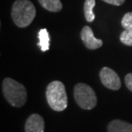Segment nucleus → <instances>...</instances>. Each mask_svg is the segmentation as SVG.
<instances>
[{
  "instance_id": "obj_1",
  "label": "nucleus",
  "mask_w": 132,
  "mask_h": 132,
  "mask_svg": "<svg viewBox=\"0 0 132 132\" xmlns=\"http://www.w3.org/2000/svg\"><path fill=\"white\" fill-rule=\"evenodd\" d=\"M35 15V7L29 0H16L12 6V19L19 28H26L30 25Z\"/></svg>"
},
{
  "instance_id": "obj_12",
  "label": "nucleus",
  "mask_w": 132,
  "mask_h": 132,
  "mask_svg": "<svg viewBox=\"0 0 132 132\" xmlns=\"http://www.w3.org/2000/svg\"><path fill=\"white\" fill-rule=\"evenodd\" d=\"M120 40L126 46H132V29H125L120 35Z\"/></svg>"
},
{
  "instance_id": "obj_14",
  "label": "nucleus",
  "mask_w": 132,
  "mask_h": 132,
  "mask_svg": "<svg viewBox=\"0 0 132 132\" xmlns=\"http://www.w3.org/2000/svg\"><path fill=\"white\" fill-rule=\"evenodd\" d=\"M125 85L129 88V90H130L132 92V73L128 74L125 76Z\"/></svg>"
},
{
  "instance_id": "obj_10",
  "label": "nucleus",
  "mask_w": 132,
  "mask_h": 132,
  "mask_svg": "<svg viewBox=\"0 0 132 132\" xmlns=\"http://www.w3.org/2000/svg\"><path fill=\"white\" fill-rule=\"evenodd\" d=\"M41 6L52 12H59L62 9V3L60 0H39Z\"/></svg>"
},
{
  "instance_id": "obj_13",
  "label": "nucleus",
  "mask_w": 132,
  "mask_h": 132,
  "mask_svg": "<svg viewBox=\"0 0 132 132\" xmlns=\"http://www.w3.org/2000/svg\"><path fill=\"white\" fill-rule=\"evenodd\" d=\"M121 24L125 29H132V12H128L123 15Z\"/></svg>"
},
{
  "instance_id": "obj_5",
  "label": "nucleus",
  "mask_w": 132,
  "mask_h": 132,
  "mask_svg": "<svg viewBox=\"0 0 132 132\" xmlns=\"http://www.w3.org/2000/svg\"><path fill=\"white\" fill-rule=\"evenodd\" d=\"M100 77L102 84L112 90H118L121 87L120 78L117 73L108 67L102 68L100 72Z\"/></svg>"
},
{
  "instance_id": "obj_3",
  "label": "nucleus",
  "mask_w": 132,
  "mask_h": 132,
  "mask_svg": "<svg viewBox=\"0 0 132 132\" xmlns=\"http://www.w3.org/2000/svg\"><path fill=\"white\" fill-rule=\"evenodd\" d=\"M46 100L52 110L62 112L68 105L67 94L65 87L59 81H53L46 88Z\"/></svg>"
},
{
  "instance_id": "obj_15",
  "label": "nucleus",
  "mask_w": 132,
  "mask_h": 132,
  "mask_svg": "<svg viewBox=\"0 0 132 132\" xmlns=\"http://www.w3.org/2000/svg\"><path fill=\"white\" fill-rule=\"evenodd\" d=\"M103 1L113 5H121L125 3V0H103Z\"/></svg>"
},
{
  "instance_id": "obj_8",
  "label": "nucleus",
  "mask_w": 132,
  "mask_h": 132,
  "mask_svg": "<svg viewBox=\"0 0 132 132\" xmlns=\"http://www.w3.org/2000/svg\"><path fill=\"white\" fill-rule=\"evenodd\" d=\"M108 132H132V125L125 121L115 119L107 126Z\"/></svg>"
},
{
  "instance_id": "obj_4",
  "label": "nucleus",
  "mask_w": 132,
  "mask_h": 132,
  "mask_svg": "<svg viewBox=\"0 0 132 132\" xmlns=\"http://www.w3.org/2000/svg\"><path fill=\"white\" fill-rule=\"evenodd\" d=\"M74 97L77 105L82 109L91 110L97 104V97L94 89L85 83L76 84L74 88Z\"/></svg>"
},
{
  "instance_id": "obj_11",
  "label": "nucleus",
  "mask_w": 132,
  "mask_h": 132,
  "mask_svg": "<svg viewBox=\"0 0 132 132\" xmlns=\"http://www.w3.org/2000/svg\"><path fill=\"white\" fill-rule=\"evenodd\" d=\"M95 6V0H85L84 3V14L85 18L88 22H92L94 20V7Z\"/></svg>"
},
{
  "instance_id": "obj_9",
  "label": "nucleus",
  "mask_w": 132,
  "mask_h": 132,
  "mask_svg": "<svg viewBox=\"0 0 132 132\" xmlns=\"http://www.w3.org/2000/svg\"><path fill=\"white\" fill-rule=\"evenodd\" d=\"M39 37V43L38 46L40 48L42 52H46L48 51L50 48V37L49 33L46 28H42L39 30L38 34Z\"/></svg>"
},
{
  "instance_id": "obj_6",
  "label": "nucleus",
  "mask_w": 132,
  "mask_h": 132,
  "mask_svg": "<svg viewBox=\"0 0 132 132\" xmlns=\"http://www.w3.org/2000/svg\"><path fill=\"white\" fill-rule=\"evenodd\" d=\"M81 38L82 39L84 45L90 50H95L102 46L103 42L101 39H96L94 35L93 30L90 27L85 26L81 32Z\"/></svg>"
},
{
  "instance_id": "obj_7",
  "label": "nucleus",
  "mask_w": 132,
  "mask_h": 132,
  "mask_svg": "<svg viewBox=\"0 0 132 132\" xmlns=\"http://www.w3.org/2000/svg\"><path fill=\"white\" fill-rule=\"evenodd\" d=\"M45 122L40 115L34 113L26 121L25 132H44Z\"/></svg>"
},
{
  "instance_id": "obj_2",
  "label": "nucleus",
  "mask_w": 132,
  "mask_h": 132,
  "mask_svg": "<svg viewBox=\"0 0 132 132\" xmlns=\"http://www.w3.org/2000/svg\"><path fill=\"white\" fill-rule=\"evenodd\" d=\"M3 93L10 105L22 107L27 100V90L25 87L11 78H5L3 81Z\"/></svg>"
}]
</instances>
